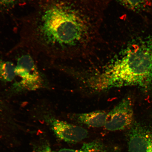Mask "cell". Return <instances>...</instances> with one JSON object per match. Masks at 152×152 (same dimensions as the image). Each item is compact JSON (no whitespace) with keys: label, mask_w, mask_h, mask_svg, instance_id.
Listing matches in <instances>:
<instances>
[{"label":"cell","mask_w":152,"mask_h":152,"mask_svg":"<svg viewBox=\"0 0 152 152\" xmlns=\"http://www.w3.org/2000/svg\"><path fill=\"white\" fill-rule=\"evenodd\" d=\"M23 20L18 47L47 54L77 56L100 42L107 0H35Z\"/></svg>","instance_id":"cell-1"},{"label":"cell","mask_w":152,"mask_h":152,"mask_svg":"<svg viewBox=\"0 0 152 152\" xmlns=\"http://www.w3.org/2000/svg\"><path fill=\"white\" fill-rule=\"evenodd\" d=\"M100 90L128 86L152 92V42L145 41L127 48L94 79Z\"/></svg>","instance_id":"cell-2"},{"label":"cell","mask_w":152,"mask_h":152,"mask_svg":"<svg viewBox=\"0 0 152 152\" xmlns=\"http://www.w3.org/2000/svg\"><path fill=\"white\" fill-rule=\"evenodd\" d=\"M134 112L130 98H124L109 113L104 127L112 132L130 128L134 121Z\"/></svg>","instance_id":"cell-3"},{"label":"cell","mask_w":152,"mask_h":152,"mask_svg":"<svg viewBox=\"0 0 152 152\" xmlns=\"http://www.w3.org/2000/svg\"><path fill=\"white\" fill-rule=\"evenodd\" d=\"M15 73L21 79L18 85L22 88L35 90L42 85L41 76L33 58L29 55H23L18 58Z\"/></svg>","instance_id":"cell-4"},{"label":"cell","mask_w":152,"mask_h":152,"mask_svg":"<svg viewBox=\"0 0 152 152\" xmlns=\"http://www.w3.org/2000/svg\"><path fill=\"white\" fill-rule=\"evenodd\" d=\"M129 152H152V125L134 122L128 133Z\"/></svg>","instance_id":"cell-5"},{"label":"cell","mask_w":152,"mask_h":152,"mask_svg":"<svg viewBox=\"0 0 152 152\" xmlns=\"http://www.w3.org/2000/svg\"><path fill=\"white\" fill-rule=\"evenodd\" d=\"M46 121L50 125L54 134L63 141L75 143L86 138L88 133L81 126L71 124L53 117L48 118Z\"/></svg>","instance_id":"cell-6"},{"label":"cell","mask_w":152,"mask_h":152,"mask_svg":"<svg viewBox=\"0 0 152 152\" xmlns=\"http://www.w3.org/2000/svg\"><path fill=\"white\" fill-rule=\"evenodd\" d=\"M107 113L102 111L90 113H75L71 115V118L77 123L93 128L104 126Z\"/></svg>","instance_id":"cell-7"},{"label":"cell","mask_w":152,"mask_h":152,"mask_svg":"<svg viewBox=\"0 0 152 152\" xmlns=\"http://www.w3.org/2000/svg\"><path fill=\"white\" fill-rule=\"evenodd\" d=\"M15 66L12 62L0 58V80L9 82L14 80L16 77Z\"/></svg>","instance_id":"cell-8"},{"label":"cell","mask_w":152,"mask_h":152,"mask_svg":"<svg viewBox=\"0 0 152 152\" xmlns=\"http://www.w3.org/2000/svg\"><path fill=\"white\" fill-rule=\"evenodd\" d=\"M59 152H107V151L101 142L94 141L84 143L79 149L64 148L61 149Z\"/></svg>","instance_id":"cell-9"},{"label":"cell","mask_w":152,"mask_h":152,"mask_svg":"<svg viewBox=\"0 0 152 152\" xmlns=\"http://www.w3.org/2000/svg\"><path fill=\"white\" fill-rule=\"evenodd\" d=\"M118 1L127 8L134 10H138L143 8L148 3V0H118Z\"/></svg>","instance_id":"cell-10"},{"label":"cell","mask_w":152,"mask_h":152,"mask_svg":"<svg viewBox=\"0 0 152 152\" xmlns=\"http://www.w3.org/2000/svg\"><path fill=\"white\" fill-rule=\"evenodd\" d=\"M17 0H0V5L7 7L14 5Z\"/></svg>","instance_id":"cell-11"},{"label":"cell","mask_w":152,"mask_h":152,"mask_svg":"<svg viewBox=\"0 0 152 152\" xmlns=\"http://www.w3.org/2000/svg\"><path fill=\"white\" fill-rule=\"evenodd\" d=\"M38 152H56L53 151L49 146L45 145L40 148L39 151Z\"/></svg>","instance_id":"cell-12"}]
</instances>
